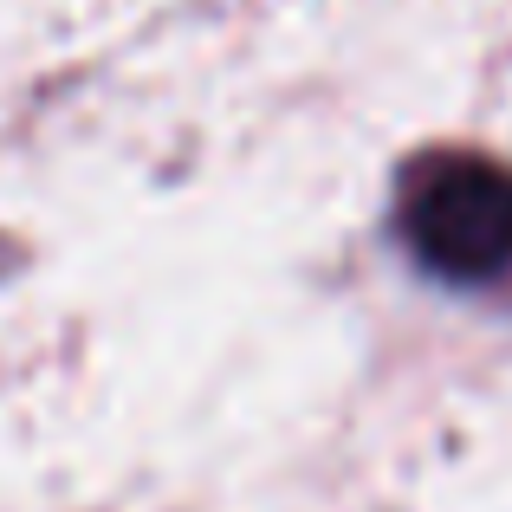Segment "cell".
<instances>
[{"label": "cell", "mask_w": 512, "mask_h": 512, "mask_svg": "<svg viewBox=\"0 0 512 512\" xmlns=\"http://www.w3.org/2000/svg\"><path fill=\"white\" fill-rule=\"evenodd\" d=\"M402 240L435 279L474 286L512 266V169L487 156L428 163L402 195Z\"/></svg>", "instance_id": "6da1fadb"}]
</instances>
